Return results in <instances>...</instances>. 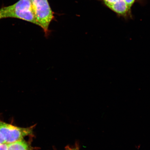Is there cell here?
I'll use <instances>...</instances> for the list:
<instances>
[{
    "mask_svg": "<svg viewBox=\"0 0 150 150\" xmlns=\"http://www.w3.org/2000/svg\"><path fill=\"white\" fill-rule=\"evenodd\" d=\"M7 18L20 19L39 26L31 0H19L13 5L0 9V20Z\"/></svg>",
    "mask_w": 150,
    "mask_h": 150,
    "instance_id": "1",
    "label": "cell"
},
{
    "mask_svg": "<svg viewBox=\"0 0 150 150\" xmlns=\"http://www.w3.org/2000/svg\"><path fill=\"white\" fill-rule=\"evenodd\" d=\"M33 12L39 26L42 28L45 35L50 34L49 28L54 18V13L48 0H31Z\"/></svg>",
    "mask_w": 150,
    "mask_h": 150,
    "instance_id": "2",
    "label": "cell"
},
{
    "mask_svg": "<svg viewBox=\"0 0 150 150\" xmlns=\"http://www.w3.org/2000/svg\"><path fill=\"white\" fill-rule=\"evenodd\" d=\"M6 143L5 142L4 139L2 136L1 134H0V144Z\"/></svg>",
    "mask_w": 150,
    "mask_h": 150,
    "instance_id": "10",
    "label": "cell"
},
{
    "mask_svg": "<svg viewBox=\"0 0 150 150\" xmlns=\"http://www.w3.org/2000/svg\"><path fill=\"white\" fill-rule=\"evenodd\" d=\"M103 3L107 7L110 6L114 3H115L117 0H101Z\"/></svg>",
    "mask_w": 150,
    "mask_h": 150,
    "instance_id": "6",
    "label": "cell"
},
{
    "mask_svg": "<svg viewBox=\"0 0 150 150\" xmlns=\"http://www.w3.org/2000/svg\"><path fill=\"white\" fill-rule=\"evenodd\" d=\"M8 144V150H33L30 144L23 139Z\"/></svg>",
    "mask_w": 150,
    "mask_h": 150,
    "instance_id": "5",
    "label": "cell"
},
{
    "mask_svg": "<svg viewBox=\"0 0 150 150\" xmlns=\"http://www.w3.org/2000/svg\"><path fill=\"white\" fill-rule=\"evenodd\" d=\"M35 125L29 127L15 126L0 120V134L7 144L22 139L25 137L32 135Z\"/></svg>",
    "mask_w": 150,
    "mask_h": 150,
    "instance_id": "3",
    "label": "cell"
},
{
    "mask_svg": "<svg viewBox=\"0 0 150 150\" xmlns=\"http://www.w3.org/2000/svg\"><path fill=\"white\" fill-rule=\"evenodd\" d=\"M0 150H8V144L6 143L0 144Z\"/></svg>",
    "mask_w": 150,
    "mask_h": 150,
    "instance_id": "8",
    "label": "cell"
},
{
    "mask_svg": "<svg viewBox=\"0 0 150 150\" xmlns=\"http://www.w3.org/2000/svg\"><path fill=\"white\" fill-rule=\"evenodd\" d=\"M65 150H79V148L78 146L76 147L71 148L70 147H67Z\"/></svg>",
    "mask_w": 150,
    "mask_h": 150,
    "instance_id": "9",
    "label": "cell"
},
{
    "mask_svg": "<svg viewBox=\"0 0 150 150\" xmlns=\"http://www.w3.org/2000/svg\"><path fill=\"white\" fill-rule=\"evenodd\" d=\"M108 8L117 14L123 17L127 16L130 13L131 11L124 0H117L115 3L110 6Z\"/></svg>",
    "mask_w": 150,
    "mask_h": 150,
    "instance_id": "4",
    "label": "cell"
},
{
    "mask_svg": "<svg viewBox=\"0 0 150 150\" xmlns=\"http://www.w3.org/2000/svg\"><path fill=\"white\" fill-rule=\"evenodd\" d=\"M125 2L126 3L127 6L128 7L129 9H130L131 7H132L133 5L136 1V0H124Z\"/></svg>",
    "mask_w": 150,
    "mask_h": 150,
    "instance_id": "7",
    "label": "cell"
}]
</instances>
